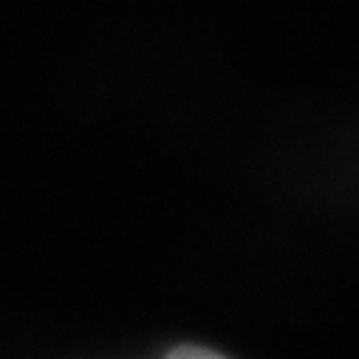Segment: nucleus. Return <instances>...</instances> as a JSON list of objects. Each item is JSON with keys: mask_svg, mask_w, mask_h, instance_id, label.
Returning a JSON list of instances; mask_svg holds the SVG:
<instances>
[{"mask_svg": "<svg viewBox=\"0 0 359 359\" xmlns=\"http://www.w3.org/2000/svg\"><path fill=\"white\" fill-rule=\"evenodd\" d=\"M167 359H226L210 348H198V345H182V348H175L167 353Z\"/></svg>", "mask_w": 359, "mask_h": 359, "instance_id": "obj_1", "label": "nucleus"}]
</instances>
